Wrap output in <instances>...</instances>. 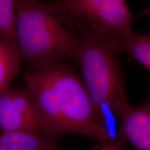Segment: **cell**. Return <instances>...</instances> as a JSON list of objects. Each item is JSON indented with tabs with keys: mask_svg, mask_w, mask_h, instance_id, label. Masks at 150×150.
<instances>
[{
	"mask_svg": "<svg viewBox=\"0 0 150 150\" xmlns=\"http://www.w3.org/2000/svg\"><path fill=\"white\" fill-rule=\"evenodd\" d=\"M23 78L43 135L56 138L74 133L117 146L99 123L83 81L70 67L61 63L31 70L24 73Z\"/></svg>",
	"mask_w": 150,
	"mask_h": 150,
	"instance_id": "6da1fadb",
	"label": "cell"
},
{
	"mask_svg": "<svg viewBox=\"0 0 150 150\" xmlns=\"http://www.w3.org/2000/svg\"><path fill=\"white\" fill-rule=\"evenodd\" d=\"M82 26L76 60L81 79L99 123L120 147L115 129L119 134L121 118L131 107L120 67L121 42Z\"/></svg>",
	"mask_w": 150,
	"mask_h": 150,
	"instance_id": "7a4b0ae2",
	"label": "cell"
},
{
	"mask_svg": "<svg viewBox=\"0 0 150 150\" xmlns=\"http://www.w3.org/2000/svg\"><path fill=\"white\" fill-rule=\"evenodd\" d=\"M16 13L17 46L31 70L47 68L67 59L76 60L80 47L76 24L59 1L16 0Z\"/></svg>",
	"mask_w": 150,
	"mask_h": 150,
	"instance_id": "3957f363",
	"label": "cell"
},
{
	"mask_svg": "<svg viewBox=\"0 0 150 150\" xmlns=\"http://www.w3.org/2000/svg\"><path fill=\"white\" fill-rule=\"evenodd\" d=\"M76 24L122 41L133 34V14L127 0H60Z\"/></svg>",
	"mask_w": 150,
	"mask_h": 150,
	"instance_id": "277c9868",
	"label": "cell"
},
{
	"mask_svg": "<svg viewBox=\"0 0 150 150\" xmlns=\"http://www.w3.org/2000/svg\"><path fill=\"white\" fill-rule=\"evenodd\" d=\"M0 129L2 132L42 134L34 103L26 85L10 86L0 95Z\"/></svg>",
	"mask_w": 150,
	"mask_h": 150,
	"instance_id": "5b68a950",
	"label": "cell"
},
{
	"mask_svg": "<svg viewBox=\"0 0 150 150\" xmlns=\"http://www.w3.org/2000/svg\"><path fill=\"white\" fill-rule=\"evenodd\" d=\"M119 137L122 143H130L138 150H150V99L129 108L121 118Z\"/></svg>",
	"mask_w": 150,
	"mask_h": 150,
	"instance_id": "8992f818",
	"label": "cell"
},
{
	"mask_svg": "<svg viewBox=\"0 0 150 150\" xmlns=\"http://www.w3.org/2000/svg\"><path fill=\"white\" fill-rule=\"evenodd\" d=\"M56 138L31 133L0 131V150H57Z\"/></svg>",
	"mask_w": 150,
	"mask_h": 150,
	"instance_id": "52a82bcc",
	"label": "cell"
},
{
	"mask_svg": "<svg viewBox=\"0 0 150 150\" xmlns=\"http://www.w3.org/2000/svg\"><path fill=\"white\" fill-rule=\"evenodd\" d=\"M21 61L18 47L0 39V95L11 86Z\"/></svg>",
	"mask_w": 150,
	"mask_h": 150,
	"instance_id": "ba28073f",
	"label": "cell"
},
{
	"mask_svg": "<svg viewBox=\"0 0 150 150\" xmlns=\"http://www.w3.org/2000/svg\"><path fill=\"white\" fill-rule=\"evenodd\" d=\"M120 44L122 51L127 52L150 72V34L133 33Z\"/></svg>",
	"mask_w": 150,
	"mask_h": 150,
	"instance_id": "9c48e42d",
	"label": "cell"
},
{
	"mask_svg": "<svg viewBox=\"0 0 150 150\" xmlns=\"http://www.w3.org/2000/svg\"><path fill=\"white\" fill-rule=\"evenodd\" d=\"M16 2V0H0V39L18 47Z\"/></svg>",
	"mask_w": 150,
	"mask_h": 150,
	"instance_id": "30bf717a",
	"label": "cell"
},
{
	"mask_svg": "<svg viewBox=\"0 0 150 150\" xmlns=\"http://www.w3.org/2000/svg\"><path fill=\"white\" fill-rule=\"evenodd\" d=\"M97 150H121L120 148L115 145L109 144H100V146Z\"/></svg>",
	"mask_w": 150,
	"mask_h": 150,
	"instance_id": "8fae6325",
	"label": "cell"
},
{
	"mask_svg": "<svg viewBox=\"0 0 150 150\" xmlns=\"http://www.w3.org/2000/svg\"><path fill=\"white\" fill-rule=\"evenodd\" d=\"M144 13H145V15H147V16L150 17V6L147 9H145V11H144Z\"/></svg>",
	"mask_w": 150,
	"mask_h": 150,
	"instance_id": "7c38bea8",
	"label": "cell"
}]
</instances>
